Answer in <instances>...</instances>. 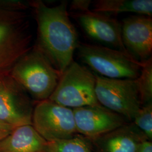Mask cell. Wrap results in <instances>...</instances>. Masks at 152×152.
I'll use <instances>...</instances> for the list:
<instances>
[{
    "label": "cell",
    "instance_id": "8fae6325",
    "mask_svg": "<svg viewBox=\"0 0 152 152\" xmlns=\"http://www.w3.org/2000/svg\"><path fill=\"white\" fill-rule=\"evenodd\" d=\"M122 24V39L130 54L142 62L152 57L151 16L135 15L125 18Z\"/></svg>",
    "mask_w": 152,
    "mask_h": 152
},
{
    "label": "cell",
    "instance_id": "4fadbf2b",
    "mask_svg": "<svg viewBox=\"0 0 152 152\" xmlns=\"http://www.w3.org/2000/svg\"><path fill=\"white\" fill-rule=\"evenodd\" d=\"M48 143L32 125H24L0 141V152H46Z\"/></svg>",
    "mask_w": 152,
    "mask_h": 152
},
{
    "label": "cell",
    "instance_id": "52a82bcc",
    "mask_svg": "<svg viewBox=\"0 0 152 152\" xmlns=\"http://www.w3.org/2000/svg\"><path fill=\"white\" fill-rule=\"evenodd\" d=\"M32 125L48 142L69 139L77 134L72 109L47 99L34 107Z\"/></svg>",
    "mask_w": 152,
    "mask_h": 152
},
{
    "label": "cell",
    "instance_id": "7c38bea8",
    "mask_svg": "<svg viewBox=\"0 0 152 152\" xmlns=\"http://www.w3.org/2000/svg\"><path fill=\"white\" fill-rule=\"evenodd\" d=\"M145 139L133 122H129L101 136L88 139L92 152H136Z\"/></svg>",
    "mask_w": 152,
    "mask_h": 152
},
{
    "label": "cell",
    "instance_id": "5b68a950",
    "mask_svg": "<svg viewBox=\"0 0 152 152\" xmlns=\"http://www.w3.org/2000/svg\"><path fill=\"white\" fill-rule=\"evenodd\" d=\"M95 84L94 73L73 60L61 74L49 99L72 109L100 105L95 94Z\"/></svg>",
    "mask_w": 152,
    "mask_h": 152
},
{
    "label": "cell",
    "instance_id": "30bf717a",
    "mask_svg": "<svg viewBox=\"0 0 152 152\" xmlns=\"http://www.w3.org/2000/svg\"><path fill=\"white\" fill-rule=\"evenodd\" d=\"M70 14L90 37L113 49L129 53L122 39V24L117 19L91 10Z\"/></svg>",
    "mask_w": 152,
    "mask_h": 152
},
{
    "label": "cell",
    "instance_id": "277c9868",
    "mask_svg": "<svg viewBox=\"0 0 152 152\" xmlns=\"http://www.w3.org/2000/svg\"><path fill=\"white\" fill-rule=\"evenodd\" d=\"M82 62L94 73L113 79H137L142 62L130 54L103 45L79 42L77 48Z\"/></svg>",
    "mask_w": 152,
    "mask_h": 152
},
{
    "label": "cell",
    "instance_id": "5bb4252c",
    "mask_svg": "<svg viewBox=\"0 0 152 152\" xmlns=\"http://www.w3.org/2000/svg\"><path fill=\"white\" fill-rule=\"evenodd\" d=\"M92 11L102 14L132 12L152 16V0H97Z\"/></svg>",
    "mask_w": 152,
    "mask_h": 152
},
{
    "label": "cell",
    "instance_id": "9c48e42d",
    "mask_svg": "<svg viewBox=\"0 0 152 152\" xmlns=\"http://www.w3.org/2000/svg\"><path fill=\"white\" fill-rule=\"evenodd\" d=\"M78 134L93 139L129 123L124 117L101 105L73 109Z\"/></svg>",
    "mask_w": 152,
    "mask_h": 152
},
{
    "label": "cell",
    "instance_id": "d6986e66",
    "mask_svg": "<svg viewBox=\"0 0 152 152\" xmlns=\"http://www.w3.org/2000/svg\"><path fill=\"white\" fill-rule=\"evenodd\" d=\"M14 128L15 127L0 122V141L8 136Z\"/></svg>",
    "mask_w": 152,
    "mask_h": 152
},
{
    "label": "cell",
    "instance_id": "9a60e30c",
    "mask_svg": "<svg viewBox=\"0 0 152 152\" xmlns=\"http://www.w3.org/2000/svg\"><path fill=\"white\" fill-rule=\"evenodd\" d=\"M46 152H92L89 140L80 134L65 140L48 142Z\"/></svg>",
    "mask_w": 152,
    "mask_h": 152
},
{
    "label": "cell",
    "instance_id": "e0dca14e",
    "mask_svg": "<svg viewBox=\"0 0 152 152\" xmlns=\"http://www.w3.org/2000/svg\"><path fill=\"white\" fill-rule=\"evenodd\" d=\"M132 122L146 137L147 139H152V103L141 105L136 113Z\"/></svg>",
    "mask_w": 152,
    "mask_h": 152
},
{
    "label": "cell",
    "instance_id": "2e32d148",
    "mask_svg": "<svg viewBox=\"0 0 152 152\" xmlns=\"http://www.w3.org/2000/svg\"><path fill=\"white\" fill-rule=\"evenodd\" d=\"M136 80L142 105L152 102V57L142 62L140 73Z\"/></svg>",
    "mask_w": 152,
    "mask_h": 152
},
{
    "label": "cell",
    "instance_id": "6da1fadb",
    "mask_svg": "<svg viewBox=\"0 0 152 152\" xmlns=\"http://www.w3.org/2000/svg\"><path fill=\"white\" fill-rule=\"evenodd\" d=\"M68 1L55 6L42 1L29 2L37 26L35 45L62 74L73 61V54L79 44L76 28L69 18Z\"/></svg>",
    "mask_w": 152,
    "mask_h": 152
},
{
    "label": "cell",
    "instance_id": "8992f818",
    "mask_svg": "<svg viewBox=\"0 0 152 152\" xmlns=\"http://www.w3.org/2000/svg\"><path fill=\"white\" fill-rule=\"evenodd\" d=\"M94 74L98 103L132 122L142 105L136 79H113Z\"/></svg>",
    "mask_w": 152,
    "mask_h": 152
},
{
    "label": "cell",
    "instance_id": "ba28073f",
    "mask_svg": "<svg viewBox=\"0 0 152 152\" xmlns=\"http://www.w3.org/2000/svg\"><path fill=\"white\" fill-rule=\"evenodd\" d=\"M34 107L27 92L9 73L0 76V122L13 127L32 125Z\"/></svg>",
    "mask_w": 152,
    "mask_h": 152
},
{
    "label": "cell",
    "instance_id": "7a4b0ae2",
    "mask_svg": "<svg viewBox=\"0 0 152 152\" xmlns=\"http://www.w3.org/2000/svg\"><path fill=\"white\" fill-rule=\"evenodd\" d=\"M19 0H0V76L32 48L28 9Z\"/></svg>",
    "mask_w": 152,
    "mask_h": 152
},
{
    "label": "cell",
    "instance_id": "ac0fdd59",
    "mask_svg": "<svg viewBox=\"0 0 152 152\" xmlns=\"http://www.w3.org/2000/svg\"><path fill=\"white\" fill-rule=\"evenodd\" d=\"M91 0H73L69 7L70 12H84L90 11Z\"/></svg>",
    "mask_w": 152,
    "mask_h": 152
},
{
    "label": "cell",
    "instance_id": "3957f363",
    "mask_svg": "<svg viewBox=\"0 0 152 152\" xmlns=\"http://www.w3.org/2000/svg\"><path fill=\"white\" fill-rule=\"evenodd\" d=\"M9 73L38 102L49 99L61 75L36 45L16 61Z\"/></svg>",
    "mask_w": 152,
    "mask_h": 152
},
{
    "label": "cell",
    "instance_id": "ffe728a7",
    "mask_svg": "<svg viewBox=\"0 0 152 152\" xmlns=\"http://www.w3.org/2000/svg\"><path fill=\"white\" fill-rule=\"evenodd\" d=\"M136 152H152V141L147 139L143 140L139 144Z\"/></svg>",
    "mask_w": 152,
    "mask_h": 152
}]
</instances>
